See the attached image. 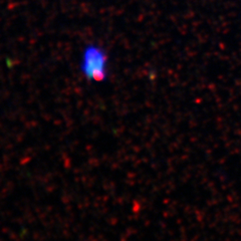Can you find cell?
<instances>
[{"instance_id":"obj_1","label":"cell","mask_w":241,"mask_h":241,"mask_svg":"<svg viewBox=\"0 0 241 241\" xmlns=\"http://www.w3.org/2000/svg\"><path fill=\"white\" fill-rule=\"evenodd\" d=\"M82 70L88 78L100 80L107 72V54L102 47L91 44L86 47L82 59Z\"/></svg>"}]
</instances>
